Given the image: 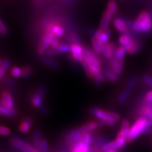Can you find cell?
I'll return each mask as SVG.
<instances>
[{"mask_svg":"<svg viewBox=\"0 0 152 152\" xmlns=\"http://www.w3.org/2000/svg\"><path fill=\"white\" fill-rule=\"evenodd\" d=\"M132 30L137 33H147L152 30V12L142 11L133 23Z\"/></svg>","mask_w":152,"mask_h":152,"instance_id":"obj_1","label":"cell"},{"mask_svg":"<svg viewBox=\"0 0 152 152\" xmlns=\"http://www.w3.org/2000/svg\"><path fill=\"white\" fill-rule=\"evenodd\" d=\"M152 126V121L146 118L141 117L138 118L130 127V135L128 138V142H132L134 139L138 137L140 134L149 132Z\"/></svg>","mask_w":152,"mask_h":152,"instance_id":"obj_2","label":"cell"},{"mask_svg":"<svg viewBox=\"0 0 152 152\" xmlns=\"http://www.w3.org/2000/svg\"><path fill=\"white\" fill-rule=\"evenodd\" d=\"M83 61L90 67L93 77L102 73V65L100 58L96 56V54L92 49L87 47H84V59Z\"/></svg>","mask_w":152,"mask_h":152,"instance_id":"obj_3","label":"cell"},{"mask_svg":"<svg viewBox=\"0 0 152 152\" xmlns=\"http://www.w3.org/2000/svg\"><path fill=\"white\" fill-rule=\"evenodd\" d=\"M56 36L52 32L49 30H45V33L42 36L39 46L37 49V52L39 56H43L45 54L47 50L50 47V43L53 38L56 37Z\"/></svg>","mask_w":152,"mask_h":152,"instance_id":"obj_4","label":"cell"},{"mask_svg":"<svg viewBox=\"0 0 152 152\" xmlns=\"http://www.w3.org/2000/svg\"><path fill=\"white\" fill-rule=\"evenodd\" d=\"M70 53L75 61L81 63L84 59V47L78 42H73L70 45Z\"/></svg>","mask_w":152,"mask_h":152,"instance_id":"obj_5","label":"cell"},{"mask_svg":"<svg viewBox=\"0 0 152 152\" xmlns=\"http://www.w3.org/2000/svg\"><path fill=\"white\" fill-rule=\"evenodd\" d=\"M11 144L15 149L22 152H36L34 147L28 142L23 141L21 139L18 137L12 138L11 140Z\"/></svg>","mask_w":152,"mask_h":152,"instance_id":"obj_6","label":"cell"},{"mask_svg":"<svg viewBox=\"0 0 152 152\" xmlns=\"http://www.w3.org/2000/svg\"><path fill=\"white\" fill-rule=\"evenodd\" d=\"M127 139L118 137L114 141L108 142L101 148V152H108L111 150H118L124 147L126 144Z\"/></svg>","mask_w":152,"mask_h":152,"instance_id":"obj_7","label":"cell"},{"mask_svg":"<svg viewBox=\"0 0 152 152\" xmlns=\"http://www.w3.org/2000/svg\"><path fill=\"white\" fill-rule=\"evenodd\" d=\"M46 94V90L44 87H40L34 93L31 97V104L35 108H40L42 105L43 99Z\"/></svg>","mask_w":152,"mask_h":152,"instance_id":"obj_8","label":"cell"},{"mask_svg":"<svg viewBox=\"0 0 152 152\" xmlns=\"http://www.w3.org/2000/svg\"><path fill=\"white\" fill-rule=\"evenodd\" d=\"M45 30H49L52 32L57 37H61L64 36L65 30H64V26L59 23L55 21H51L45 25V27L44 28Z\"/></svg>","mask_w":152,"mask_h":152,"instance_id":"obj_9","label":"cell"},{"mask_svg":"<svg viewBox=\"0 0 152 152\" xmlns=\"http://www.w3.org/2000/svg\"><path fill=\"white\" fill-rule=\"evenodd\" d=\"M111 35V30L108 28L105 30H102L99 29L97 30H95L94 35L93 37H96L99 41L100 42L102 45H105V44L109 42L110 37Z\"/></svg>","mask_w":152,"mask_h":152,"instance_id":"obj_10","label":"cell"},{"mask_svg":"<svg viewBox=\"0 0 152 152\" xmlns=\"http://www.w3.org/2000/svg\"><path fill=\"white\" fill-rule=\"evenodd\" d=\"M124 61H119L116 60L112 57L110 58L109 66L111 71H113L116 75L118 76L122 75L123 72V68H124Z\"/></svg>","mask_w":152,"mask_h":152,"instance_id":"obj_11","label":"cell"},{"mask_svg":"<svg viewBox=\"0 0 152 152\" xmlns=\"http://www.w3.org/2000/svg\"><path fill=\"white\" fill-rule=\"evenodd\" d=\"M0 106L9 109H14V101L12 95L9 92H4L0 99Z\"/></svg>","mask_w":152,"mask_h":152,"instance_id":"obj_12","label":"cell"},{"mask_svg":"<svg viewBox=\"0 0 152 152\" xmlns=\"http://www.w3.org/2000/svg\"><path fill=\"white\" fill-rule=\"evenodd\" d=\"M83 133L81 132L80 129H75V130H71V132H68L66 137V142L68 144H73L74 142L80 140L83 137Z\"/></svg>","mask_w":152,"mask_h":152,"instance_id":"obj_13","label":"cell"},{"mask_svg":"<svg viewBox=\"0 0 152 152\" xmlns=\"http://www.w3.org/2000/svg\"><path fill=\"white\" fill-rule=\"evenodd\" d=\"M117 48L118 47H116V45L114 43L108 42L104 45L102 54H103V55L106 58L110 59V58H111L114 56Z\"/></svg>","mask_w":152,"mask_h":152,"instance_id":"obj_14","label":"cell"},{"mask_svg":"<svg viewBox=\"0 0 152 152\" xmlns=\"http://www.w3.org/2000/svg\"><path fill=\"white\" fill-rule=\"evenodd\" d=\"M71 152H88L90 146L85 144L82 138L71 144Z\"/></svg>","mask_w":152,"mask_h":152,"instance_id":"obj_15","label":"cell"},{"mask_svg":"<svg viewBox=\"0 0 152 152\" xmlns=\"http://www.w3.org/2000/svg\"><path fill=\"white\" fill-rule=\"evenodd\" d=\"M113 26L115 29L118 30L120 33H128L129 28L127 26L125 22L124 21L123 18L118 17V18H115L113 20Z\"/></svg>","mask_w":152,"mask_h":152,"instance_id":"obj_16","label":"cell"},{"mask_svg":"<svg viewBox=\"0 0 152 152\" xmlns=\"http://www.w3.org/2000/svg\"><path fill=\"white\" fill-rule=\"evenodd\" d=\"M113 16L110 14L108 11H105L102 15V20H101L100 25H99V29L102 30H105L109 28V26L111 23L112 19H113Z\"/></svg>","mask_w":152,"mask_h":152,"instance_id":"obj_17","label":"cell"},{"mask_svg":"<svg viewBox=\"0 0 152 152\" xmlns=\"http://www.w3.org/2000/svg\"><path fill=\"white\" fill-rule=\"evenodd\" d=\"M42 140V134L39 130H35L33 134V142H34V149L36 152L40 151Z\"/></svg>","mask_w":152,"mask_h":152,"instance_id":"obj_18","label":"cell"},{"mask_svg":"<svg viewBox=\"0 0 152 152\" xmlns=\"http://www.w3.org/2000/svg\"><path fill=\"white\" fill-rule=\"evenodd\" d=\"M42 60L45 63V64L49 67L54 68V69H58L60 68V64H58V61L52 59L51 57H49L45 55V56H42Z\"/></svg>","mask_w":152,"mask_h":152,"instance_id":"obj_19","label":"cell"},{"mask_svg":"<svg viewBox=\"0 0 152 152\" xmlns=\"http://www.w3.org/2000/svg\"><path fill=\"white\" fill-rule=\"evenodd\" d=\"M91 43H92V46L93 51L96 53V54H101L103 52L104 45H102L99 41L96 39V37H92L91 39Z\"/></svg>","mask_w":152,"mask_h":152,"instance_id":"obj_20","label":"cell"},{"mask_svg":"<svg viewBox=\"0 0 152 152\" xmlns=\"http://www.w3.org/2000/svg\"><path fill=\"white\" fill-rule=\"evenodd\" d=\"M99 127V123L95 122V121H91V122L87 123V124H85L84 125L80 128L79 129L84 134V133H87V132H90L92 131L96 130Z\"/></svg>","mask_w":152,"mask_h":152,"instance_id":"obj_21","label":"cell"},{"mask_svg":"<svg viewBox=\"0 0 152 152\" xmlns=\"http://www.w3.org/2000/svg\"><path fill=\"white\" fill-rule=\"evenodd\" d=\"M140 113L142 117L152 121V104L144 105L140 110Z\"/></svg>","mask_w":152,"mask_h":152,"instance_id":"obj_22","label":"cell"},{"mask_svg":"<svg viewBox=\"0 0 152 152\" xmlns=\"http://www.w3.org/2000/svg\"><path fill=\"white\" fill-rule=\"evenodd\" d=\"M32 123H33V120L30 118H26L23 120V122L20 123V127H19L20 132L23 133L28 132V131L30 130V128H31Z\"/></svg>","mask_w":152,"mask_h":152,"instance_id":"obj_23","label":"cell"},{"mask_svg":"<svg viewBox=\"0 0 152 152\" xmlns=\"http://www.w3.org/2000/svg\"><path fill=\"white\" fill-rule=\"evenodd\" d=\"M102 73L104 74L106 78L112 83H115L118 80V76L111 69H104L102 71Z\"/></svg>","mask_w":152,"mask_h":152,"instance_id":"obj_24","label":"cell"},{"mask_svg":"<svg viewBox=\"0 0 152 152\" xmlns=\"http://www.w3.org/2000/svg\"><path fill=\"white\" fill-rule=\"evenodd\" d=\"M133 37L129 33H123L118 38V43L121 46H125L127 44H128L130 41H132Z\"/></svg>","mask_w":152,"mask_h":152,"instance_id":"obj_25","label":"cell"},{"mask_svg":"<svg viewBox=\"0 0 152 152\" xmlns=\"http://www.w3.org/2000/svg\"><path fill=\"white\" fill-rule=\"evenodd\" d=\"M138 83V79L137 77H136V76H132V77H130V78L128 80V81H127L126 83V90H128V91H132L134 90V88H135L137 85Z\"/></svg>","mask_w":152,"mask_h":152,"instance_id":"obj_26","label":"cell"},{"mask_svg":"<svg viewBox=\"0 0 152 152\" xmlns=\"http://www.w3.org/2000/svg\"><path fill=\"white\" fill-rule=\"evenodd\" d=\"M126 53H127V51L125 50L123 47H118L116 51H115V54H114V56L113 57L116 60L124 61Z\"/></svg>","mask_w":152,"mask_h":152,"instance_id":"obj_27","label":"cell"},{"mask_svg":"<svg viewBox=\"0 0 152 152\" xmlns=\"http://www.w3.org/2000/svg\"><path fill=\"white\" fill-rule=\"evenodd\" d=\"M90 113L94 115V117L97 118L98 119L102 120L106 115V111L103 109H99V108H92L90 109Z\"/></svg>","mask_w":152,"mask_h":152,"instance_id":"obj_28","label":"cell"},{"mask_svg":"<svg viewBox=\"0 0 152 152\" xmlns=\"http://www.w3.org/2000/svg\"><path fill=\"white\" fill-rule=\"evenodd\" d=\"M130 94V91L126 90V89L124 90H123L122 92H121V94H119L118 98V104H121V105H122V104H124L129 99Z\"/></svg>","mask_w":152,"mask_h":152,"instance_id":"obj_29","label":"cell"},{"mask_svg":"<svg viewBox=\"0 0 152 152\" xmlns=\"http://www.w3.org/2000/svg\"><path fill=\"white\" fill-rule=\"evenodd\" d=\"M117 3L114 0H111L109 1L106 7V11H108L112 16H114L117 12Z\"/></svg>","mask_w":152,"mask_h":152,"instance_id":"obj_30","label":"cell"},{"mask_svg":"<svg viewBox=\"0 0 152 152\" xmlns=\"http://www.w3.org/2000/svg\"><path fill=\"white\" fill-rule=\"evenodd\" d=\"M17 113V111L14 109H9L4 106H0V115H14Z\"/></svg>","mask_w":152,"mask_h":152,"instance_id":"obj_31","label":"cell"},{"mask_svg":"<svg viewBox=\"0 0 152 152\" xmlns=\"http://www.w3.org/2000/svg\"><path fill=\"white\" fill-rule=\"evenodd\" d=\"M10 73L12 77H20L22 75V68L19 66H14L11 68Z\"/></svg>","mask_w":152,"mask_h":152,"instance_id":"obj_32","label":"cell"},{"mask_svg":"<svg viewBox=\"0 0 152 152\" xmlns=\"http://www.w3.org/2000/svg\"><path fill=\"white\" fill-rule=\"evenodd\" d=\"M33 71V68H32V67H30V66H23V67H22V75L20 77H22V78H26V77H29L30 75H32Z\"/></svg>","mask_w":152,"mask_h":152,"instance_id":"obj_33","label":"cell"},{"mask_svg":"<svg viewBox=\"0 0 152 152\" xmlns=\"http://www.w3.org/2000/svg\"><path fill=\"white\" fill-rule=\"evenodd\" d=\"M82 140L84 142L85 144H87V145L90 146V144H92L93 141V136L90 132H87L84 133L82 137Z\"/></svg>","mask_w":152,"mask_h":152,"instance_id":"obj_34","label":"cell"},{"mask_svg":"<svg viewBox=\"0 0 152 152\" xmlns=\"http://www.w3.org/2000/svg\"><path fill=\"white\" fill-rule=\"evenodd\" d=\"M141 47H142V43L140 42V41H135V42H134V45H133L130 50L129 51L128 53L131 55L135 54L136 53H137L140 50V49H141Z\"/></svg>","mask_w":152,"mask_h":152,"instance_id":"obj_35","label":"cell"},{"mask_svg":"<svg viewBox=\"0 0 152 152\" xmlns=\"http://www.w3.org/2000/svg\"><path fill=\"white\" fill-rule=\"evenodd\" d=\"M130 128H121V130L119 131L118 137H121L125 138L128 140L129 135H130ZM128 141V140H127Z\"/></svg>","mask_w":152,"mask_h":152,"instance_id":"obj_36","label":"cell"},{"mask_svg":"<svg viewBox=\"0 0 152 152\" xmlns=\"http://www.w3.org/2000/svg\"><path fill=\"white\" fill-rule=\"evenodd\" d=\"M93 80H94V83L96 85H100L102 84V83H104V82L106 81V77L104 76V75L103 73H100L99 74V75L94 76V77H93Z\"/></svg>","mask_w":152,"mask_h":152,"instance_id":"obj_37","label":"cell"},{"mask_svg":"<svg viewBox=\"0 0 152 152\" xmlns=\"http://www.w3.org/2000/svg\"><path fill=\"white\" fill-rule=\"evenodd\" d=\"M57 49H58L60 54L70 53V45H66V44H61Z\"/></svg>","mask_w":152,"mask_h":152,"instance_id":"obj_38","label":"cell"},{"mask_svg":"<svg viewBox=\"0 0 152 152\" xmlns=\"http://www.w3.org/2000/svg\"><path fill=\"white\" fill-rule=\"evenodd\" d=\"M143 104L144 105H149L152 104V90H150L146 94L145 96L143 99Z\"/></svg>","mask_w":152,"mask_h":152,"instance_id":"obj_39","label":"cell"},{"mask_svg":"<svg viewBox=\"0 0 152 152\" xmlns=\"http://www.w3.org/2000/svg\"><path fill=\"white\" fill-rule=\"evenodd\" d=\"M45 55L49 57H52V56H58V55H60V53L58 52V49L57 48H49L47 50L46 53H45Z\"/></svg>","mask_w":152,"mask_h":152,"instance_id":"obj_40","label":"cell"},{"mask_svg":"<svg viewBox=\"0 0 152 152\" xmlns=\"http://www.w3.org/2000/svg\"><path fill=\"white\" fill-rule=\"evenodd\" d=\"M100 121H102V122H104L105 125H108L111 127L115 126V121H114L113 120H112L111 118L108 116L107 115H106L105 116H104L102 120H100Z\"/></svg>","mask_w":152,"mask_h":152,"instance_id":"obj_41","label":"cell"},{"mask_svg":"<svg viewBox=\"0 0 152 152\" xmlns=\"http://www.w3.org/2000/svg\"><path fill=\"white\" fill-rule=\"evenodd\" d=\"M8 33V28H7L3 20L0 18V34L2 35H6Z\"/></svg>","mask_w":152,"mask_h":152,"instance_id":"obj_42","label":"cell"},{"mask_svg":"<svg viewBox=\"0 0 152 152\" xmlns=\"http://www.w3.org/2000/svg\"><path fill=\"white\" fill-rule=\"evenodd\" d=\"M142 81L148 86L152 87V77L148 75H144L142 77Z\"/></svg>","mask_w":152,"mask_h":152,"instance_id":"obj_43","label":"cell"},{"mask_svg":"<svg viewBox=\"0 0 152 152\" xmlns=\"http://www.w3.org/2000/svg\"><path fill=\"white\" fill-rule=\"evenodd\" d=\"M106 115H107L109 117L111 118L112 120H113L115 122L118 121L120 118H121V116H120L118 114H117L116 113H114V112L106 111Z\"/></svg>","mask_w":152,"mask_h":152,"instance_id":"obj_44","label":"cell"},{"mask_svg":"<svg viewBox=\"0 0 152 152\" xmlns=\"http://www.w3.org/2000/svg\"><path fill=\"white\" fill-rule=\"evenodd\" d=\"M10 134H11L10 129L7 128V127L0 125V134H1V135L8 136Z\"/></svg>","mask_w":152,"mask_h":152,"instance_id":"obj_45","label":"cell"},{"mask_svg":"<svg viewBox=\"0 0 152 152\" xmlns=\"http://www.w3.org/2000/svg\"><path fill=\"white\" fill-rule=\"evenodd\" d=\"M39 152H49V144L48 142L46 140H42V141Z\"/></svg>","mask_w":152,"mask_h":152,"instance_id":"obj_46","label":"cell"},{"mask_svg":"<svg viewBox=\"0 0 152 152\" xmlns=\"http://www.w3.org/2000/svg\"><path fill=\"white\" fill-rule=\"evenodd\" d=\"M61 45L60 42L58 40V37H56L53 38L52 42L50 43V47L51 48H58V46Z\"/></svg>","mask_w":152,"mask_h":152,"instance_id":"obj_47","label":"cell"},{"mask_svg":"<svg viewBox=\"0 0 152 152\" xmlns=\"http://www.w3.org/2000/svg\"><path fill=\"white\" fill-rule=\"evenodd\" d=\"M10 66H11V61H10V60H9V59L3 60L2 64L1 65V67H2L6 71H8L9 68H10Z\"/></svg>","mask_w":152,"mask_h":152,"instance_id":"obj_48","label":"cell"},{"mask_svg":"<svg viewBox=\"0 0 152 152\" xmlns=\"http://www.w3.org/2000/svg\"><path fill=\"white\" fill-rule=\"evenodd\" d=\"M5 83H7V85H8V86L10 87L11 89L15 88L14 83L13 82L12 80H11V78H9V77H7V78H5Z\"/></svg>","mask_w":152,"mask_h":152,"instance_id":"obj_49","label":"cell"},{"mask_svg":"<svg viewBox=\"0 0 152 152\" xmlns=\"http://www.w3.org/2000/svg\"><path fill=\"white\" fill-rule=\"evenodd\" d=\"M134 42H135V40H134V39H132V40L130 41L128 44H127L126 45H125V46H123V47H124L125 50L127 51V52H128L129 51H130L131 49V48H132L133 45H134ZM121 47H122V46H121Z\"/></svg>","mask_w":152,"mask_h":152,"instance_id":"obj_50","label":"cell"},{"mask_svg":"<svg viewBox=\"0 0 152 152\" xmlns=\"http://www.w3.org/2000/svg\"><path fill=\"white\" fill-rule=\"evenodd\" d=\"M88 152H101L100 148H99L96 146H93V147H90Z\"/></svg>","mask_w":152,"mask_h":152,"instance_id":"obj_51","label":"cell"},{"mask_svg":"<svg viewBox=\"0 0 152 152\" xmlns=\"http://www.w3.org/2000/svg\"><path fill=\"white\" fill-rule=\"evenodd\" d=\"M121 128H130V122H129L128 120H124V121H123Z\"/></svg>","mask_w":152,"mask_h":152,"instance_id":"obj_52","label":"cell"},{"mask_svg":"<svg viewBox=\"0 0 152 152\" xmlns=\"http://www.w3.org/2000/svg\"><path fill=\"white\" fill-rule=\"evenodd\" d=\"M108 152H119L118 150H111V151H109Z\"/></svg>","mask_w":152,"mask_h":152,"instance_id":"obj_53","label":"cell"},{"mask_svg":"<svg viewBox=\"0 0 152 152\" xmlns=\"http://www.w3.org/2000/svg\"><path fill=\"white\" fill-rule=\"evenodd\" d=\"M2 63H3V60L2 59H0V66H1V64H2Z\"/></svg>","mask_w":152,"mask_h":152,"instance_id":"obj_54","label":"cell"}]
</instances>
